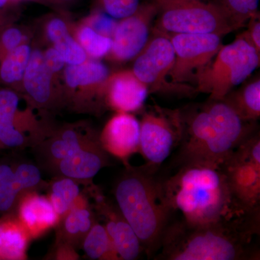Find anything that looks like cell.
<instances>
[{"instance_id":"1","label":"cell","mask_w":260,"mask_h":260,"mask_svg":"<svg viewBox=\"0 0 260 260\" xmlns=\"http://www.w3.org/2000/svg\"><path fill=\"white\" fill-rule=\"evenodd\" d=\"M162 191L172 213L192 226L215 223L259 225L260 212L244 207L233 192L221 169L184 166L161 181Z\"/></svg>"},{"instance_id":"2","label":"cell","mask_w":260,"mask_h":260,"mask_svg":"<svg viewBox=\"0 0 260 260\" xmlns=\"http://www.w3.org/2000/svg\"><path fill=\"white\" fill-rule=\"evenodd\" d=\"M183 131L174 167H220L242 142L257 132L256 122L242 120L225 103L208 99L181 110Z\"/></svg>"},{"instance_id":"3","label":"cell","mask_w":260,"mask_h":260,"mask_svg":"<svg viewBox=\"0 0 260 260\" xmlns=\"http://www.w3.org/2000/svg\"><path fill=\"white\" fill-rule=\"evenodd\" d=\"M259 225L215 223L192 226L182 220L169 222L155 259H259L252 247Z\"/></svg>"},{"instance_id":"4","label":"cell","mask_w":260,"mask_h":260,"mask_svg":"<svg viewBox=\"0 0 260 260\" xmlns=\"http://www.w3.org/2000/svg\"><path fill=\"white\" fill-rule=\"evenodd\" d=\"M116 181L114 197L123 216L139 238L148 257L160 249L172 210L167 204L161 181L142 166L129 165Z\"/></svg>"},{"instance_id":"5","label":"cell","mask_w":260,"mask_h":260,"mask_svg":"<svg viewBox=\"0 0 260 260\" xmlns=\"http://www.w3.org/2000/svg\"><path fill=\"white\" fill-rule=\"evenodd\" d=\"M259 62L260 54L243 32L234 42L220 48L198 78L197 93L208 94L209 100L222 101L250 76Z\"/></svg>"},{"instance_id":"6","label":"cell","mask_w":260,"mask_h":260,"mask_svg":"<svg viewBox=\"0 0 260 260\" xmlns=\"http://www.w3.org/2000/svg\"><path fill=\"white\" fill-rule=\"evenodd\" d=\"M158 8L153 30L168 34H213L238 30L218 5L201 0H153Z\"/></svg>"},{"instance_id":"7","label":"cell","mask_w":260,"mask_h":260,"mask_svg":"<svg viewBox=\"0 0 260 260\" xmlns=\"http://www.w3.org/2000/svg\"><path fill=\"white\" fill-rule=\"evenodd\" d=\"M140 126L139 153L145 161L143 167L155 174L180 143L181 110L150 106L142 114Z\"/></svg>"},{"instance_id":"8","label":"cell","mask_w":260,"mask_h":260,"mask_svg":"<svg viewBox=\"0 0 260 260\" xmlns=\"http://www.w3.org/2000/svg\"><path fill=\"white\" fill-rule=\"evenodd\" d=\"M135 59L133 73L147 85L150 94L179 97L198 94L192 85L174 83L169 80L175 53L169 34L153 30L146 46Z\"/></svg>"},{"instance_id":"9","label":"cell","mask_w":260,"mask_h":260,"mask_svg":"<svg viewBox=\"0 0 260 260\" xmlns=\"http://www.w3.org/2000/svg\"><path fill=\"white\" fill-rule=\"evenodd\" d=\"M220 169L241 203L251 211L260 212L259 132L242 142Z\"/></svg>"},{"instance_id":"10","label":"cell","mask_w":260,"mask_h":260,"mask_svg":"<svg viewBox=\"0 0 260 260\" xmlns=\"http://www.w3.org/2000/svg\"><path fill=\"white\" fill-rule=\"evenodd\" d=\"M175 53L169 80L195 87L198 78L223 47L217 34H169Z\"/></svg>"},{"instance_id":"11","label":"cell","mask_w":260,"mask_h":260,"mask_svg":"<svg viewBox=\"0 0 260 260\" xmlns=\"http://www.w3.org/2000/svg\"><path fill=\"white\" fill-rule=\"evenodd\" d=\"M48 184L34 162L13 156L0 158V215L15 212L23 195L47 189Z\"/></svg>"},{"instance_id":"12","label":"cell","mask_w":260,"mask_h":260,"mask_svg":"<svg viewBox=\"0 0 260 260\" xmlns=\"http://www.w3.org/2000/svg\"><path fill=\"white\" fill-rule=\"evenodd\" d=\"M158 8L153 1L140 5L130 16L116 23L112 37L111 54L117 61L135 59L146 46Z\"/></svg>"},{"instance_id":"13","label":"cell","mask_w":260,"mask_h":260,"mask_svg":"<svg viewBox=\"0 0 260 260\" xmlns=\"http://www.w3.org/2000/svg\"><path fill=\"white\" fill-rule=\"evenodd\" d=\"M94 200L95 213L104 219V224L116 254L120 260H135L144 252L135 231L123 216L117 205H113L94 184L89 189Z\"/></svg>"},{"instance_id":"14","label":"cell","mask_w":260,"mask_h":260,"mask_svg":"<svg viewBox=\"0 0 260 260\" xmlns=\"http://www.w3.org/2000/svg\"><path fill=\"white\" fill-rule=\"evenodd\" d=\"M99 141V134L90 126L72 124L54 130L49 138L32 149L41 167L47 170L59 160Z\"/></svg>"},{"instance_id":"15","label":"cell","mask_w":260,"mask_h":260,"mask_svg":"<svg viewBox=\"0 0 260 260\" xmlns=\"http://www.w3.org/2000/svg\"><path fill=\"white\" fill-rule=\"evenodd\" d=\"M140 121L131 113L117 112L99 135L101 144L109 155L120 160L124 167L129 158L139 153Z\"/></svg>"},{"instance_id":"16","label":"cell","mask_w":260,"mask_h":260,"mask_svg":"<svg viewBox=\"0 0 260 260\" xmlns=\"http://www.w3.org/2000/svg\"><path fill=\"white\" fill-rule=\"evenodd\" d=\"M109 164V155L97 142L53 164L47 169L54 177H65L84 186L93 185V178Z\"/></svg>"},{"instance_id":"17","label":"cell","mask_w":260,"mask_h":260,"mask_svg":"<svg viewBox=\"0 0 260 260\" xmlns=\"http://www.w3.org/2000/svg\"><path fill=\"white\" fill-rule=\"evenodd\" d=\"M148 87L133 71L116 73L108 80L104 100L108 107L117 112L139 111L148 99Z\"/></svg>"},{"instance_id":"18","label":"cell","mask_w":260,"mask_h":260,"mask_svg":"<svg viewBox=\"0 0 260 260\" xmlns=\"http://www.w3.org/2000/svg\"><path fill=\"white\" fill-rule=\"evenodd\" d=\"M96 220L88 193H80L71 208L60 217L54 228L55 244H68L76 249L82 248L85 236Z\"/></svg>"},{"instance_id":"19","label":"cell","mask_w":260,"mask_h":260,"mask_svg":"<svg viewBox=\"0 0 260 260\" xmlns=\"http://www.w3.org/2000/svg\"><path fill=\"white\" fill-rule=\"evenodd\" d=\"M14 213L32 239L42 237L54 229L59 220L47 197L39 191H29L23 195Z\"/></svg>"},{"instance_id":"20","label":"cell","mask_w":260,"mask_h":260,"mask_svg":"<svg viewBox=\"0 0 260 260\" xmlns=\"http://www.w3.org/2000/svg\"><path fill=\"white\" fill-rule=\"evenodd\" d=\"M52 75L44 61V54L39 50L32 51L22 80L30 100L38 107H49L54 104Z\"/></svg>"},{"instance_id":"21","label":"cell","mask_w":260,"mask_h":260,"mask_svg":"<svg viewBox=\"0 0 260 260\" xmlns=\"http://www.w3.org/2000/svg\"><path fill=\"white\" fill-rule=\"evenodd\" d=\"M32 240L14 212L0 217V260L27 259V249Z\"/></svg>"},{"instance_id":"22","label":"cell","mask_w":260,"mask_h":260,"mask_svg":"<svg viewBox=\"0 0 260 260\" xmlns=\"http://www.w3.org/2000/svg\"><path fill=\"white\" fill-rule=\"evenodd\" d=\"M225 103L242 120L256 122L260 117V80L255 78L224 97Z\"/></svg>"},{"instance_id":"23","label":"cell","mask_w":260,"mask_h":260,"mask_svg":"<svg viewBox=\"0 0 260 260\" xmlns=\"http://www.w3.org/2000/svg\"><path fill=\"white\" fill-rule=\"evenodd\" d=\"M109 77V68L98 60L68 65L64 70L65 81L71 88L90 87L105 89Z\"/></svg>"},{"instance_id":"24","label":"cell","mask_w":260,"mask_h":260,"mask_svg":"<svg viewBox=\"0 0 260 260\" xmlns=\"http://www.w3.org/2000/svg\"><path fill=\"white\" fill-rule=\"evenodd\" d=\"M49 40L64 59L65 64H78L87 60L88 55L78 41L71 37L66 24L61 19L54 18L47 25Z\"/></svg>"},{"instance_id":"25","label":"cell","mask_w":260,"mask_h":260,"mask_svg":"<svg viewBox=\"0 0 260 260\" xmlns=\"http://www.w3.org/2000/svg\"><path fill=\"white\" fill-rule=\"evenodd\" d=\"M78 181L65 177H54L48 184V199L60 217L71 208L80 193V186Z\"/></svg>"},{"instance_id":"26","label":"cell","mask_w":260,"mask_h":260,"mask_svg":"<svg viewBox=\"0 0 260 260\" xmlns=\"http://www.w3.org/2000/svg\"><path fill=\"white\" fill-rule=\"evenodd\" d=\"M87 257L94 260H120L104 224L94 223L82 244Z\"/></svg>"},{"instance_id":"27","label":"cell","mask_w":260,"mask_h":260,"mask_svg":"<svg viewBox=\"0 0 260 260\" xmlns=\"http://www.w3.org/2000/svg\"><path fill=\"white\" fill-rule=\"evenodd\" d=\"M27 44H22L0 61V80L5 85H14L23 80L31 54Z\"/></svg>"},{"instance_id":"28","label":"cell","mask_w":260,"mask_h":260,"mask_svg":"<svg viewBox=\"0 0 260 260\" xmlns=\"http://www.w3.org/2000/svg\"><path fill=\"white\" fill-rule=\"evenodd\" d=\"M77 39L87 55L93 59L104 57L112 49V38L99 34L89 25H84L80 28Z\"/></svg>"},{"instance_id":"29","label":"cell","mask_w":260,"mask_h":260,"mask_svg":"<svg viewBox=\"0 0 260 260\" xmlns=\"http://www.w3.org/2000/svg\"><path fill=\"white\" fill-rule=\"evenodd\" d=\"M259 0H217L218 5L238 29L245 26L257 13Z\"/></svg>"},{"instance_id":"30","label":"cell","mask_w":260,"mask_h":260,"mask_svg":"<svg viewBox=\"0 0 260 260\" xmlns=\"http://www.w3.org/2000/svg\"><path fill=\"white\" fill-rule=\"evenodd\" d=\"M104 13L115 20L127 18L139 8L140 0H100Z\"/></svg>"},{"instance_id":"31","label":"cell","mask_w":260,"mask_h":260,"mask_svg":"<svg viewBox=\"0 0 260 260\" xmlns=\"http://www.w3.org/2000/svg\"><path fill=\"white\" fill-rule=\"evenodd\" d=\"M23 34L21 30L10 27L0 31V61L5 55L23 44Z\"/></svg>"},{"instance_id":"32","label":"cell","mask_w":260,"mask_h":260,"mask_svg":"<svg viewBox=\"0 0 260 260\" xmlns=\"http://www.w3.org/2000/svg\"><path fill=\"white\" fill-rule=\"evenodd\" d=\"M87 23L99 34L112 38L117 23L115 19L109 16L107 13H96L88 19Z\"/></svg>"},{"instance_id":"33","label":"cell","mask_w":260,"mask_h":260,"mask_svg":"<svg viewBox=\"0 0 260 260\" xmlns=\"http://www.w3.org/2000/svg\"><path fill=\"white\" fill-rule=\"evenodd\" d=\"M248 29L244 32L249 42L260 54V20L259 13L251 17L246 24Z\"/></svg>"},{"instance_id":"34","label":"cell","mask_w":260,"mask_h":260,"mask_svg":"<svg viewBox=\"0 0 260 260\" xmlns=\"http://www.w3.org/2000/svg\"><path fill=\"white\" fill-rule=\"evenodd\" d=\"M51 257L54 259L75 260L79 259L80 256L76 249L66 244H54V250L51 253Z\"/></svg>"},{"instance_id":"35","label":"cell","mask_w":260,"mask_h":260,"mask_svg":"<svg viewBox=\"0 0 260 260\" xmlns=\"http://www.w3.org/2000/svg\"><path fill=\"white\" fill-rule=\"evenodd\" d=\"M44 61L51 73H58L64 67L65 62L59 53L54 47L48 49L44 54Z\"/></svg>"},{"instance_id":"36","label":"cell","mask_w":260,"mask_h":260,"mask_svg":"<svg viewBox=\"0 0 260 260\" xmlns=\"http://www.w3.org/2000/svg\"><path fill=\"white\" fill-rule=\"evenodd\" d=\"M11 1L12 0H0V23L3 22V19H2L3 12L6 9L7 7L10 5Z\"/></svg>"},{"instance_id":"37","label":"cell","mask_w":260,"mask_h":260,"mask_svg":"<svg viewBox=\"0 0 260 260\" xmlns=\"http://www.w3.org/2000/svg\"><path fill=\"white\" fill-rule=\"evenodd\" d=\"M62 1H71V0H62Z\"/></svg>"},{"instance_id":"38","label":"cell","mask_w":260,"mask_h":260,"mask_svg":"<svg viewBox=\"0 0 260 260\" xmlns=\"http://www.w3.org/2000/svg\"><path fill=\"white\" fill-rule=\"evenodd\" d=\"M3 150V149H2L1 146H0V150Z\"/></svg>"}]
</instances>
